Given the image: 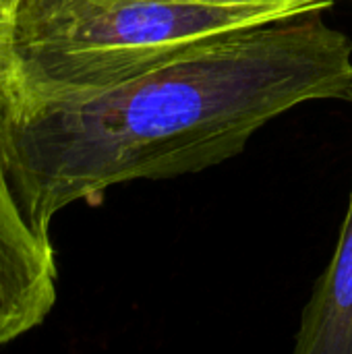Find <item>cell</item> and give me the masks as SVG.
<instances>
[{
    "label": "cell",
    "mask_w": 352,
    "mask_h": 354,
    "mask_svg": "<svg viewBox=\"0 0 352 354\" xmlns=\"http://www.w3.org/2000/svg\"><path fill=\"white\" fill-rule=\"evenodd\" d=\"M178 2H195L210 6H263V4H288V2H307V0H178Z\"/></svg>",
    "instance_id": "5b68a950"
},
{
    "label": "cell",
    "mask_w": 352,
    "mask_h": 354,
    "mask_svg": "<svg viewBox=\"0 0 352 354\" xmlns=\"http://www.w3.org/2000/svg\"><path fill=\"white\" fill-rule=\"evenodd\" d=\"M297 354H352V195L334 257L309 299Z\"/></svg>",
    "instance_id": "277c9868"
},
{
    "label": "cell",
    "mask_w": 352,
    "mask_h": 354,
    "mask_svg": "<svg viewBox=\"0 0 352 354\" xmlns=\"http://www.w3.org/2000/svg\"><path fill=\"white\" fill-rule=\"evenodd\" d=\"M332 0L210 6L178 0H19L8 27L0 93L60 97L112 87L218 35Z\"/></svg>",
    "instance_id": "7a4b0ae2"
},
{
    "label": "cell",
    "mask_w": 352,
    "mask_h": 354,
    "mask_svg": "<svg viewBox=\"0 0 352 354\" xmlns=\"http://www.w3.org/2000/svg\"><path fill=\"white\" fill-rule=\"evenodd\" d=\"M58 299V266L50 241L21 216L0 158V346L39 328Z\"/></svg>",
    "instance_id": "3957f363"
},
{
    "label": "cell",
    "mask_w": 352,
    "mask_h": 354,
    "mask_svg": "<svg viewBox=\"0 0 352 354\" xmlns=\"http://www.w3.org/2000/svg\"><path fill=\"white\" fill-rule=\"evenodd\" d=\"M322 12L218 35L100 91L0 93V158L27 226L50 241L77 201L212 168L301 104L352 102V41Z\"/></svg>",
    "instance_id": "6da1fadb"
},
{
    "label": "cell",
    "mask_w": 352,
    "mask_h": 354,
    "mask_svg": "<svg viewBox=\"0 0 352 354\" xmlns=\"http://www.w3.org/2000/svg\"><path fill=\"white\" fill-rule=\"evenodd\" d=\"M17 4H19V0H0V10L4 15V19L8 21V27H10V17H12Z\"/></svg>",
    "instance_id": "52a82bcc"
},
{
    "label": "cell",
    "mask_w": 352,
    "mask_h": 354,
    "mask_svg": "<svg viewBox=\"0 0 352 354\" xmlns=\"http://www.w3.org/2000/svg\"><path fill=\"white\" fill-rule=\"evenodd\" d=\"M6 44H8V21L4 19V15L0 10V73H2L4 56H6Z\"/></svg>",
    "instance_id": "8992f818"
}]
</instances>
